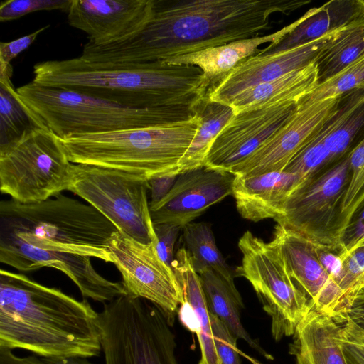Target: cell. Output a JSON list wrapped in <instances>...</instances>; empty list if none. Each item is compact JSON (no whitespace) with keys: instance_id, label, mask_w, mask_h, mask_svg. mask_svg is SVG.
<instances>
[{"instance_id":"40","label":"cell","mask_w":364,"mask_h":364,"mask_svg":"<svg viewBox=\"0 0 364 364\" xmlns=\"http://www.w3.org/2000/svg\"><path fill=\"white\" fill-rule=\"evenodd\" d=\"M341 345L348 364H364V343L348 318L342 323Z\"/></svg>"},{"instance_id":"16","label":"cell","mask_w":364,"mask_h":364,"mask_svg":"<svg viewBox=\"0 0 364 364\" xmlns=\"http://www.w3.org/2000/svg\"><path fill=\"white\" fill-rule=\"evenodd\" d=\"M272 241L277 246L291 276L304 291L311 306L343 323L349 311L343 292L321 264L314 244L277 224Z\"/></svg>"},{"instance_id":"20","label":"cell","mask_w":364,"mask_h":364,"mask_svg":"<svg viewBox=\"0 0 364 364\" xmlns=\"http://www.w3.org/2000/svg\"><path fill=\"white\" fill-rule=\"evenodd\" d=\"M172 269L182 295L177 311L183 326L198 337L200 349L199 364H221L214 343L210 311L200 278L184 247L180 248L176 253Z\"/></svg>"},{"instance_id":"44","label":"cell","mask_w":364,"mask_h":364,"mask_svg":"<svg viewBox=\"0 0 364 364\" xmlns=\"http://www.w3.org/2000/svg\"><path fill=\"white\" fill-rule=\"evenodd\" d=\"M0 364H48L35 355L19 357L12 350L0 348Z\"/></svg>"},{"instance_id":"35","label":"cell","mask_w":364,"mask_h":364,"mask_svg":"<svg viewBox=\"0 0 364 364\" xmlns=\"http://www.w3.org/2000/svg\"><path fill=\"white\" fill-rule=\"evenodd\" d=\"M313 244L321 264L343 292L350 309V305L346 295V274L343 266V253L344 250L343 247Z\"/></svg>"},{"instance_id":"21","label":"cell","mask_w":364,"mask_h":364,"mask_svg":"<svg viewBox=\"0 0 364 364\" xmlns=\"http://www.w3.org/2000/svg\"><path fill=\"white\" fill-rule=\"evenodd\" d=\"M308 16L309 11L293 23L271 34L233 41L198 52L171 58L162 62L168 65L196 66L202 70L205 80L210 84L214 79H219L227 74L242 60L259 54L261 51V49L258 48L259 46L269 43L268 46L262 49V51H266L277 45Z\"/></svg>"},{"instance_id":"5","label":"cell","mask_w":364,"mask_h":364,"mask_svg":"<svg viewBox=\"0 0 364 364\" xmlns=\"http://www.w3.org/2000/svg\"><path fill=\"white\" fill-rule=\"evenodd\" d=\"M200 126L197 114L175 122L60 138L70 161L114 169L149 181L179 175Z\"/></svg>"},{"instance_id":"47","label":"cell","mask_w":364,"mask_h":364,"mask_svg":"<svg viewBox=\"0 0 364 364\" xmlns=\"http://www.w3.org/2000/svg\"><path fill=\"white\" fill-rule=\"evenodd\" d=\"M363 287H364V276H363V287L362 288H363Z\"/></svg>"},{"instance_id":"36","label":"cell","mask_w":364,"mask_h":364,"mask_svg":"<svg viewBox=\"0 0 364 364\" xmlns=\"http://www.w3.org/2000/svg\"><path fill=\"white\" fill-rule=\"evenodd\" d=\"M343 266L346 274V295L350 306L363 287L364 276V245L348 253H343Z\"/></svg>"},{"instance_id":"30","label":"cell","mask_w":364,"mask_h":364,"mask_svg":"<svg viewBox=\"0 0 364 364\" xmlns=\"http://www.w3.org/2000/svg\"><path fill=\"white\" fill-rule=\"evenodd\" d=\"M182 236L184 248L197 274L205 269H213L225 279L234 281L235 270L228 264L218 248L210 223L191 222L182 228Z\"/></svg>"},{"instance_id":"6","label":"cell","mask_w":364,"mask_h":364,"mask_svg":"<svg viewBox=\"0 0 364 364\" xmlns=\"http://www.w3.org/2000/svg\"><path fill=\"white\" fill-rule=\"evenodd\" d=\"M16 92L39 125L60 138L157 126L194 114L192 106L136 108L33 81Z\"/></svg>"},{"instance_id":"31","label":"cell","mask_w":364,"mask_h":364,"mask_svg":"<svg viewBox=\"0 0 364 364\" xmlns=\"http://www.w3.org/2000/svg\"><path fill=\"white\" fill-rule=\"evenodd\" d=\"M362 87H364V53L335 75L318 84L299 102L310 103L338 97L350 90Z\"/></svg>"},{"instance_id":"24","label":"cell","mask_w":364,"mask_h":364,"mask_svg":"<svg viewBox=\"0 0 364 364\" xmlns=\"http://www.w3.org/2000/svg\"><path fill=\"white\" fill-rule=\"evenodd\" d=\"M321 132L333 162L353 149L364 137V87L340 96L336 109Z\"/></svg>"},{"instance_id":"42","label":"cell","mask_w":364,"mask_h":364,"mask_svg":"<svg viewBox=\"0 0 364 364\" xmlns=\"http://www.w3.org/2000/svg\"><path fill=\"white\" fill-rule=\"evenodd\" d=\"M178 175L164 176L149 181L151 191L149 208L159 203L171 191Z\"/></svg>"},{"instance_id":"29","label":"cell","mask_w":364,"mask_h":364,"mask_svg":"<svg viewBox=\"0 0 364 364\" xmlns=\"http://www.w3.org/2000/svg\"><path fill=\"white\" fill-rule=\"evenodd\" d=\"M12 67L0 65V146L36 128H42L21 101L11 77Z\"/></svg>"},{"instance_id":"26","label":"cell","mask_w":364,"mask_h":364,"mask_svg":"<svg viewBox=\"0 0 364 364\" xmlns=\"http://www.w3.org/2000/svg\"><path fill=\"white\" fill-rule=\"evenodd\" d=\"M198 274L210 313L223 321L236 339L244 340L260 355L272 359V356L250 337L242 324L240 313L244 305L234 281L225 279L213 269H205Z\"/></svg>"},{"instance_id":"2","label":"cell","mask_w":364,"mask_h":364,"mask_svg":"<svg viewBox=\"0 0 364 364\" xmlns=\"http://www.w3.org/2000/svg\"><path fill=\"white\" fill-rule=\"evenodd\" d=\"M300 0H154L146 26L119 43L85 44L79 58L97 66H122L171 58L257 36L275 13L289 14Z\"/></svg>"},{"instance_id":"14","label":"cell","mask_w":364,"mask_h":364,"mask_svg":"<svg viewBox=\"0 0 364 364\" xmlns=\"http://www.w3.org/2000/svg\"><path fill=\"white\" fill-rule=\"evenodd\" d=\"M298 102H275L235 114L214 139L204 166L230 171L287 121Z\"/></svg>"},{"instance_id":"28","label":"cell","mask_w":364,"mask_h":364,"mask_svg":"<svg viewBox=\"0 0 364 364\" xmlns=\"http://www.w3.org/2000/svg\"><path fill=\"white\" fill-rule=\"evenodd\" d=\"M364 53V17L343 27L320 53L315 63L318 84L325 82Z\"/></svg>"},{"instance_id":"9","label":"cell","mask_w":364,"mask_h":364,"mask_svg":"<svg viewBox=\"0 0 364 364\" xmlns=\"http://www.w3.org/2000/svg\"><path fill=\"white\" fill-rule=\"evenodd\" d=\"M242 263L236 276L252 286L264 311L271 317V332L276 341L293 336L311 307L304 291L291 276L277 246L264 242L250 231L238 241Z\"/></svg>"},{"instance_id":"3","label":"cell","mask_w":364,"mask_h":364,"mask_svg":"<svg viewBox=\"0 0 364 364\" xmlns=\"http://www.w3.org/2000/svg\"><path fill=\"white\" fill-rule=\"evenodd\" d=\"M98 313L25 274L0 271V348L22 349L41 358L99 356Z\"/></svg>"},{"instance_id":"25","label":"cell","mask_w":364,"mask_h":364,"mask_svg":"<svg viewBox=\"0 0 364 364\" xmlns=\"http://www.w3.org/2000/svg\"><path fill=\"white\" fill-rule=\"evenodd\" d=\"M318 84L316 63L276 80L251 87L229 105L235 114L281 101H299Z\"/></svg>"},{"instance_id":"1","label":"cell","mask_w":364,"mask_h":364,"mask_svg":"<svg viewBox=\"0 0 364 364\" xmlns=\"http://www.w3.org/2000/svg\"><path fill=\"white\" fill-rule=\"evenodd\" d=\"M116 227L89 204L62 193L46 200L0 203V262L19 271L46 267L65 274L84 299L102 303L125 294L90 258L112 263L107 245Z\"/></svg>"},{"instance_id":"22","label":"cell","mask_w":364,"mask_h":364,"mask_svg":"<svg viewBox=\"0 0 364 364\" xmlns=\"http://www.w3.org/2000/svg\"><path fill=\"white\" fill-rule=\"evenodd\" d=\"M341 327L311 306L296 326L289 346L294 364H348L341 345Z\"/></svg>"},{"instance_id":"11","label":"cell","mask_w":364,"mask_h":364,"mask_svg":"<svg viewBox=\"0 0 364 364\" xmlns=\"http://www.w3.org/2000/svg\"><path fill=\"white\" fill-rule=\"evenodd\" d=\"M349 154L300 183L274 219L277 223L312 243L341 246L343 204L350 176Z\"/></svg>"},{"instance_id":"32","label":"cell","mask_w":364,"mask_h":364,"mask_svg":"<svg viewBox=\"0 0 364 364\" xmlns=\"http://www.w3.org/2000/svg\"><path fill=\"white\" fill-rule=\"evenodd\" d=\"M333 163L325 147L320 129L291 159L284 171L298 176L302 183L318 176Z\"/></svg>"},{"instance_id":"12","label":"cell","mask_w":364,"mask_h":364,"mask_svg":"<svg viewBox=\"0 0 364 364\" xmlns=\"http://www.w3.org/2000/svg\"><path fill=\"white\" fill-rule=\"evenodd\" d=\"M107 248L122 274L125 295L149 301L173 324L181 291L173 269L160 258L156 243H142L117 230Z\"/></svg>"},{"instance_id":"23","label":"cell","mask_w":364,"mask_h":364,"mask_svg":"<svg viewBox=\"0 0 364 364\" xmlns=\"http://www.w3.org/2000/svg\"><path fill=\"white\" fill-rule=\"evenodd\" d=\"M364 17V0H332L309 10V16L273 48L259 55L304 44Z\"/></svg>"},{"instance_id":"10","label":"cell","mask_w":364,"mask_h":364,"mask_svg":"<svg viewBox=\"0 0 364 364\" xmlns=\"http://www.w3.org/2000/svg\"><path fill=\"white\" fill-rule=\"evenodd\" d=\"M73 171L68 191L99 211L118 231L142 243H156L147 199L148 181L82 164H73Z\"/></svg>"},{"instance_id":"7","label":"cell","mask_w":364,"mask_h":364,"mask_svg":"<svg viewBox=\"0 0 364 364\" xmlns=\"http://www.w3.org/2000/svg\"><path fill=\"white\" fill-rule=\"evenodd\" d=\"M105 364H180L172 324L148 301L121 295L98 313Z\"/></svg>"},{"instance_id":"33","label":"cell","mask_w":364,"mask_h":364,"mask_svg":"<svg viewBox=\"0 0 364 364\" xmlns=\"http://www.w3.org/2000/svg\"><path fill=\"white\" fill-rule=\"evenodd\" d=\"M350 176L343 204V230L364 200V137L349 154Z\"/></svg>"},{"instance_id":"45","label":"cell","mask_w":364,"mask_h":364,"mask_svg":"<svg viewBox=\"0 0 364 364\" xmlns=\"http://www.w3.org/2000/svg\"><path fill=\"white\" fill-rule=\"evenodd\" d=\"M48 364H93L85 358L73 357L63 359L42 358Z\"/></svg>"},{"instance_id":"34","label":"cell","mask_w":364,"mask_h":364,"mask_svg":"<svg viewBox=\"0 0 364 364\" xmlns=\"http://www.w3.org/2000/svg\"><path fill=\"white\" fill-rule=\"evenodd\" d=\"M72 0H8L1 3L0 21L19 18L38 11H68Z\"/></svg>"},{"instance_id":"17","label":"cell","mask_w":364,"mask_h":364,"mask_svg":"<svg viewBox=\"0 0 364 364\" xmlns=\"http://www.w3.org/2000/svg\"><path fill=\"white\" fill-rule=\"evenodd\" d=\"M235 175L201 166L181 172L168 193L150 208L154 225L183 227L211 205L232 195Z\"/></svg>"},{"instance_id":"18","label":"cell","mask_w":364,"mask_h":364,"mask_svg":"<svg viewBox=\"0 0 364 364\" xmlns=\"http://www.w3.org/2000/svg\"><path fill=\"white\" fill-rule=\"evenodd\" d=\"M154 0H72L68 23L105 45L124 41L139 33L151 18Z\"/></svg>"},{"instance_id":"46","label":"cell","mask_w":364,"mask_h":364,"mask_svg":"<svg viewBox=\"0 0 364 364\" xmlns=\"http://www.w3.org/2000/svg\"><path fill=\"white\" fill-rule=\"evenodd\" d=\"M349 319V318H348ZM350 320V319H349ZM351 323H352V326L355 331V333H357V335L358 336V337L360 338V339L362 341V342L364 343V337L362 336V334L360 333V331H358V329L357 328V327L355 326V325L350 321Z\"/></svg>"},{"instance_id":"4","label":"cell","mask_w":364,"mask_h":364,"mask_svg":"<svg viewBox=\"0 0 364 364\" xmlns=\"http://www.w3.org/2000/svg\"><path fill=\"white\" fill-rule=\"evenodd\" d=\"M33 74L36 84L136 108L193 107L207 95L210 85L196 66L162 61L103 67L77 57L38 63Z\"/></svg>"},{"instance_id":"13","label":"cell","mask_w":364,"mask_h":364,"mask_svg":"<svg viewBox=\"0 0 364 364\" xmlns=\"http://www.w3.org/2000/svg\"><path fill=\"white\" fill-rule=\"evenodd\" d=\"M339 98L310 103L299 101L287 121L230 172L235 175L253 176L284 171L333 114Z\"/></svg>"},{"instance_id":"27","label":"cell","mask_w":364,"mask_h":364,"mask_svg":"<svg viewBox=\"0 0 364 364\" xmlns=\"http://www.w3.org/2000/svg\"><path fill=\"white\" fill-rule=\"evenodd\" d=\"M193 111L200 118V126L182 159L181 172L204 166L214 139L235 115L230 105L210 100L208 94L193 106Z\"/></svg>"},{"instance_id":"43","label":"cell","mask_w":364,"mask_h":364,"mask_svg":"<svg viewBox=\"0 0 364 364\" xmlns=\"http://www.w3.org/2000/svg\"><path fill=\"white\" fill-rule=\"evenodd\" d=\"M347 318L355 325L364 337V287L355 295Z\"/></svg>"},{"instance_id":"41","label":"cell","mask_w":364,"mask_h":364,"mask_svg":"<svg viewBox=\"0 0 364 364\" xmlns=\"http://www.w3.org/2000/svg\"><path fill=\"white\" fill-rule=\"evenodd\" d=\"M50 27H42L35 32L14 41L0 43V65H10L11 61L19 53L28 48L36 39L37 36Z\"/></svg>"},{"instance_id":"8","label":"cell","mask_w":364,"mask_h":364,"mask_svg":"<svg viewBox=\"0 0 364 364\" xmlns=\"http://www.w3.org/2000/svg\"><path fill=\"white\" fill-rule=\"evenodd\" d=\"M73 166L60 137L36 128L0 146V191L21 203L41 202L68 191Z\"/></svg>"},{"instance_id":"37","label":"cell","mask_w":364,"mask_h":364,"mask_svg":"<svg viewBox=\"0 0 364 364\" xmlns=\"http://www.w3.org/2000/svg\"><path fill=\"white\" fill-rule=\"evenodd\" d=\"M212 332L221 364H241L237 339L225 324L210 313Z\"/></svg>"},{"instance_id":"39","label":"cell","mask_w":364,"mask_h":364,"mask_svg":"<svg viewBox=\"0 0 364 364\" xmlns=\"http://www.w3.org/2000/svg\"><path fill=\"white\" fill-rule=\"evenodd\" d=\"M344 252L364 245V200L351 215L341 239Z\"/></svg>"},{"instance_id":"38","label":"cell","mask_w":364,"mask_h":364,"mask_svg":"<svg viewBox=\"0 0 364 364\" xmlns=\"http://www.w3.org/2000/svg\"><path fill=\"white\" fill-rule=\"evenodd\" d=\"M182 228L168 223L154 225V232L157 238L156 250L160 258L172 269L175 259L174 245Z\"/></svg>"},{"instance_id":"19","label":"cell","mask_w":364,"mask_h":364,"mask_svg":"<svg viewBox=\"0 0 364 364\" xmlns=\"http://www.w3.org/2000/svg\"><path fill=\"white\" fill-rule=\"evenodd\" d=\"M301 183L298 176L284 171L253 176L235 175L232 195L243 218L253 222L274 219Z\"/></svg>"},{"instance_id":"15","label":"cell","mask_w":364,"mask_h":364,"mask_svg":"<svg viewBox=\"0 0 364 364\" xmlns=\"http://www.w3.org/2000/svg\"><path fill=\"white\" fill-rule=\"evenodd\" d=\"M343 28L304 44L275 53L257 54L242 60L209 89V100L229 105L245 90L309 65L315 62Z\"/></svg>"}]
</instances>
